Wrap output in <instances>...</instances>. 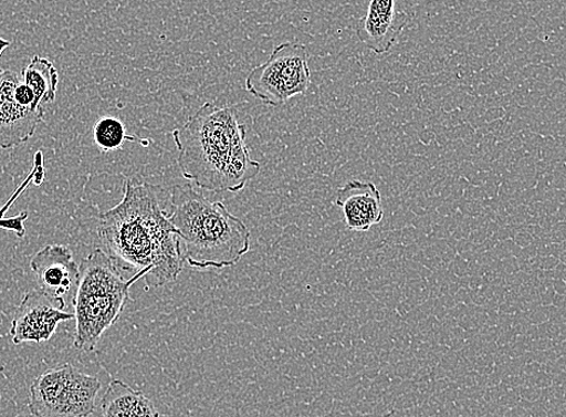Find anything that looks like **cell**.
Returning a JSON list of instances; mask_svg holds the SVG:
<instances>
[{
  "mask_svg": "<svg viewBox=\"0 0 566 417\" xmlns=\"http://www.w3.org/2000/svg\"><path fill=\"white\" fill-rule=\"evenodd\" d=\"M98 236L117 265L136 269L147 290L182 272L179 231L160 208L156 186L126 180L123 200L101 213Z\"/></svg>",
  "mask_w": 566,
  "mask_h": 417,
  "instance_id": "cell-1",
  "label": "cell"
},
{
  "mask_svg": "<svg viewBox=\"0 0 566 417\" xmlns=\"http://www.w3.org/2000/svg\"><path fill=\"white\" fill-rule=\"evenodd\" d=\"M248 128L235 106L206 103L172 132L186 180L201 190L238 194L261 171L247 144Z\"/></svg>",
  "mask_w": 566,
  "mask_h": 417,
  "instance_id": "cell-2",
  "label": "cell"
},
{
  "mask_svg": "<svg viewBox=\"0 0 566 417\" xmlns=\"http://www.w3.org/2000/svg\"><path fill=\"white\" fill-rule=\"evenodd\" d=\"M167 212L179 231L184 262L199 271L234 267L250 251L251 233L245 222L191 185L172 188Z\"/></svg>",
  "mask_w": 566,
  "mask_h": 417,
  "instance_id": "cell-3",
  "label": "cell"
},
{
  "mask_svg": "<svg viewBox=\"0 0 566 417\" xmlns=\"http://www.w3.org/2000/svg\"><path fill=\"white\" fill-rule=\"evenodd\" d=\"M78 267L73 298L74 346L78 352L92 353L104 333L123 315L130 286L143 277L138 273L129 280L124 279L112 256L102 249L93 250Z\"/></svg>",
  "mask_w": 566,
  "mask_h": 417,
  "instance_id": "cell-4",
  "label": "cell"
},
{
  "mask_svg": "<svg viewBox=\"0 0 566 417\" xmlns=\"http://www.w3.org/2000/svg\"><path fill=\"white\" fill-rule=\"evenodd\" d=\"M101 388L97 376L65 363L32 383L29 408L34 417H88L96 411Z\"/></svg>",
  "mask_w": 566,
  "mask_h": 417,
  "instance_id": "cell-5",
  "label": "cell"
},
{
  "mask_svg": "<svg viewBox=\"0 0 566 417\" xmlns=\"http://www.w3.org/2000/svg\"><path fill=\"white\" fill-rule=\"evenodd\" d=\"M312 84L308 53L305 45L283 43L266 62L254 66L245 80V88L262 103L285 105L305 94Z\"/></svg>",
  "mask_w": 566,
  "mask_h": 417,
  "instance_id": "cell-6",
  "label": "cell"
},
{
  "mask_svg": "<svg viewBox=\"0 0 566 417\" xmlns=\"http://www.w3.org/2000/svg\"><path fill=\"white\" fill-rule=\"evenodd\" d=\"M45 117L33 91L12 71L0 74V147L12 149L30 140Z\"/></svg>",
  "mask_w": 566,
  "mask_h": 417,
  "instance_id": "cell-7",
  "label": "cell"
},
{
  "mask_svg": "<svg viewBox=\"0 0 566 417\" xmlns=\"http://www.w3.org/2000/svg\"><path fill=\"white\" fill-rule=\"evenodd\" d=\"M64 299L53 298L39 289L25 293L11 322L12 343L49 342L62 322L75 319L74 314L64 312Z\"/></svg>",
  "mask_w": 566,
  "mask_h": 417,
  "instance_id": "cell-8",
  "label": "cell"
},
{
  "mask_svg": "<svg viewBox=\"0 0 566 417\" xmlns=\"http://www.w3.org/2000/svg\"><path fill=\"white\" fill-rule=\"evenodd\" d=\"M411 19V0H370L356 33L375 55H385L396 45Z\"/></svg>",
  "mask_w": 566,
  "mask_h": 417,
  "instance_id": "cell-9",
  "label": "cell"
},
{
  "mask_svg": "<svg viewBox=\"0 0 566 417\" xmlns=\"http://www.w3.org/2000/svg\"><path fill=\"white\" fill-rule=\"evenodd\" d=\"M31 269L35 275L39 290L57 299L75 294L80 267L75 262L70 248L49 246L39 250L31 260Z\"/></svg>",
  "mask_w": 566,
  "mask_h": 417,
  "instance_id": "cell-10",
  "label": "cell"
},
{
  "mask_svg": "<svg viewBox=\"0 0 566 417\" xmlns=\"http://www.w3.org/2000/svg\"><path fill=\"white\" fill-rule=\"evenodd\" d=\"M334 205L342 209L349 231L368 232L384 219L381 194L373 183L348 181L336 194Z\"/></svg>",
  "mask_w": 566,
  "mask_h": 417,
  "instance_id": "cell-11",
  "label": "cell"
},
{
  "mask_svg": "<svg viewBox=\"0 0 566 417\" xmlns=\"http://www.w3.org/2000/svg\"><path fill=\"white\" fill-rule=\"evenodd\" d=\"M102 410L103 417H159L150 399L120 380L107 387Z\"/></svg>",
  "mask_w": 566,
  "mask_h": 417,
  "instance_id": "cell-12",
  "label": "cell"
},
{
  "mask_svg": "<svg viewBox=\"0 0 566 417\" xmlns=\"http://www.w3.org/2000/svg\"><path fill=\"white\" fill-rule=\"evenodd\" d=\"M21 80L33 91L40 105L55 102L60 76L55 64L48 59L34 56L21 72Z\"/></svg>",
  "mask_w": 566,
  "mask_h": 417,
  "instance_id": "cell-13",
  "label": "cell"
},
{
  "mask_svg": "<svg viewBox=\"0 0 566 417\" xmlns=\"http://www.w3.org/2000/svg\"><path fill=\"white\" fill-rule=\"evenodd\" d=\"M93 138L103 152L117 150L126 142L148 145L147 140L128 136L123 121L113 116H104L97 121L93 128Z\"/></svg>",
  "mask_w": 566,
  "mask_h": 417,
  "instance_id": "cell-14",
  "label": "cell"
},
{
  "mask_svg": "<svg viewBox=\"0 0 566 417\" xmlns=\"http://www.w3.org/2000/svg\"><path fill=\"white\" fill-rule=\"evenodd\" d=\"M27 219H29V212L27 211H23L12 218H4V212H0V228L23 238L25 234L24 221Z\"/></svg>",
  "mask_w": 566,
  "mask_h": 417,
  "instance_id": "cell-15",
  "label": "cell"
},
{
  "mask_svg": "<svg viewBox=\"0 0 566 417\" xmlns=\"http://www.w3.org/2000/svg\"><path fill=\"white\" fill-rule=\"evenodd\" d=\"M10 43L8 40H4L2 37H0V56H2V53L9 48ZM3 73V70L0 69V74Z\"/></svg>",
  "mask_w": 566,
  "mask_h": 417,
  "instance_id": "cell-16",
  "label": "cell"
}]
</instances>
